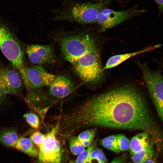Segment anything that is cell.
<instances>
[{
  "instance_id": "cell-25",
  "label": "cell",
  "mask_w": 163,
  "mask_h": 163,
  "mask_svg": "<svg viewBox=\"0 0 163 163\" xmlns=\"http://www.w3.org/2000/svg\"><path fill=\"white\" fill-rule=\"evenodd\" d=\"M101 142L102 145L107 149L117 153L120 152L118 147L116 146L107 137L102 139Z\"/></svg>"
},
{
  "instance_id": "cell-6",
  "label": "cell",
  "mask_w": 163,
  "mask_h": 163,
  "mask_svg": "<svg viewBox=\"0 0 163 163\" xmlns=\"http://www.w3.org/2000/svg\"><path fill=\"white\" fill-rule=\"evenodd\" d=\"M0 49L5 57L19 71L22 77L25 74V67L22 50L10 30L1 24H0Z\"/></svg>"
},
{
  "instance_id": "cell-4",
  "label": "cell",
  "mask_w": 163,
  "mask_h": 163,
  "mask_svg": "<svg viewBox=\"0 0 163 163\" xmlns=\"http://www.w3.org/2000/svg\"><path fill=\"white\" fill-rule=\"evenodd\" d=\"M138 64L157 114L163 124V75L161 68L152 70L145 64Z\"/></svg>"
},
{
  "instance_id": "cell-30",
  "label": "cell",
  "mask_w": 163,
  "mask_h": 163,
  "mask_svg": "<svg viewBox=\"0 0 163 163\" xmlns=\"http://www.w3.org/2000/svg\"><path fill=\"white\" fill-rule=\"evenodd\" d=\"M142 163H155V161L152 158L149 159Z\"/></svg>"
},
{
  "instance_id": "cell-8",
  "label": "cell",
  "mask_w": 163,
  "mask_h": 163,
  "mask_svg": "<svg viewBox=\"0 0 163 163\" xmlns=\"http://www.w3.org/2000/svg\"><path fill=\"white\" fill-rule=\"evenodd\" d=\"M145 11V10L139 8L137 5L126 10L121 11H115L106 8L99 14L97 22L100 26V31L104 32L127 19L139 15Z\"/></svg>"
},
{
  "instance_id": "cell-13",
  "label": "cell",
  "mask_w": 163,
  "mask_h": 163,
  "mask_svg": "<svg viewBox=\"0 0 163 163\" xmlns=\"http://www.w3.org/2000/svg\"><path fill=\"white\" fill-rule=\"evenodd\" d=\"M148 133L144 132L134 136L130 142V152L131 155L147 148L154 139H150Z\"/></svg>"
},
{
  "instance_id": "cell-20",
  "label": "cell",
  "mask_w": 163,
  "mask_h": 163,
  "mask_svg": "<svg viewBox=\"0 0 163 163\" xmlns=\"http://www.w3.org/2000/svg\"><path fill=\"white\" fill-rule=\"evenodd\" d=\"M97 143L94 142L81 153L78 156L73 163H85L91 151L95 148Z\"/></svg>"
},
{
  "instance_id": "cell-21",
  "label": "cell",
  "mask_w": 163,
  "mask_h": 163,
  "mask_svg": "<svg viewBox=\"0 0 163 163\" xmlns=\"http://www.w3.org/2000/svg\"><path fill=\"white\" fill-rule=\"evenodd\" d=\"M24 117L28 124L32 128H38L40 125V120L38 116L33 113H27L24 114Z\"/></svg>"
},
{
  "instance_id": "cell-17",
  "label": "cell",
  "mask_w": 163,
  "mask_h": 163,
  "mask_svg": "<svg viewBox=\"0 0 163 163\" xmlns=\"http://www.w3.org/2000/svg\"><path fill=\"white\" fill-rule=\"evenodd\" d=\"M153 142L147 148L132 155V159L134 163H142L152 158L155 154Z\"/></svg>"
},
{
  "instance_id": "cell-9",
  "label": "cell",
  "mask_w": 163,
  "mask_h": 163,
  "mask_svg": "<svg viewBox=\"0 0 163 163\" xmlns=\"http://www.w3.org/2000/svg\"><path fill=\"white\" fill-rule=\"evenodd\" d=\"M56 76L48 72L41 65H37L32 67H25V74L22 78L30 91L49 86Z\"/></svg>"
},
{
  "instance_id": "cell-12",
  "label": "cell",
  "mask_w": 163,
  "mask_h": 163,
  "mask_svg": "<svg viewBox=\"0 0 163 163\" xmlns=\"http://www.w3.org/2000/svg\"><path fill=\"white\" fill-rule=\"evenodd\" d=\"M49 86L51 94L58 98L66 97L72 91L74 88L72 81L67 77L62 75L56 76Z\"/></svg>"
},
{
  "instance_id": "cell-10",
  "label": "cell",
  "mask_w": 163,
  "mask_h": 163,
  "mask_svg": "<svg viewBox=\"0 0 163 163\" xmlns=\"http://www.w3.org/2000/svg\"><path fill=\"white\" fill-rule=\"evenodd\" d=\"M21 86L17 72L11 68L0 66V89L5 95L17 94Z\"/></svg>"
},
{
  "instance_id": "cell-11",
  "label": "cell",
  "mask_w": 163,
  "mask_h": 163,
  "mask_svg": "<svg viewBox=\"0 0 163 163\" xmlns=\"http://www.w3.org/2000/svg\"><path fill=\"white\" fill-rule=\"evenodd\" d=\"M26 51L30 61L33 63L41 65L55 61L54 52L50 45H29L27 47Z\"/></svg>"
},
{
  "instance_id": "cell-1",
  "label": "cell",
  "mask_w": 163,
  "mask_h": 163,
  "mask_svg": "<svg viewBox=\"0 0 163 163\" xmlns=\"http://www.w3.org/2000/svg\"><path fill=\"white\" fill-rule=\"evenodd\" d=\"M63 129L73 131L87 126L139 129L156 136L160 129L145 100L136 89L125 86L90 98L61 117Z\"/></svg>"
},
{
  "instance_id": "cell-32",
  "label": "cell",
  "mask_w": 163,
  "mask_h": 163,
  "mask_svg": "<svg viewBox=\"0 0 163 163\" xmlns=\"http://www.w3.org/2000/svg\"><path fill=\"white\" fill-rule=\"evenodd\" d=\"M159 63L160 65V66L162 68V70H163V62H159Z\"/></svg>"
},
{
  "instance_id": "cell-15",
  "label": "cell",
  "mask_w": 163,
  "mask_h": 163,
  "mask_svg": "<svg viewBox=\"0 0 163 163\" xmlns=\"http://www.w3.org/2000/svg\"><path fill=\"white\" fill-rule=\"evenodd\" d=\"M18 139L16 129L14 128H6L0 129V143L4 145L14 147Z\"/></svg>"
},
{
  "instance_id": "cell-26",
  "label": "cell",
  "mask_w": 163,
  "mask_h": 163,
  "mask_svg": "<svg viewBox=\"0 0 163 163\" xmlns=\"http://www.w3.org/2000/svg\"><path fill=\"white\" fill-rule=\"evenodd\" d=\"M110 163H128V162L124 157L120 156L114 158Z\"/></svg>"
},
{
  "instance_id": "cell-18",
  "label": "cell",
  "mask_w": 163,
  "mask_h": 163,
  "mask_svg": "<svg viewBox=\"0 0 163 163\" xmlns=\"http://www.w3.org/2000/svg\"><path fill=\"white\" fill-rule=\"evenodd\" d=\"M107 159L102 151L99 148H95L90 153L85 163H105Z\"/></svg>"
},
{
  "instance_id": "cell-27",
  "label": "cell",
  "mask_w": 163,
  "mask_h": 163,
  "mask_svg": "<svg viewBox=\"0 0 163 163\" xmlns=\"http://www.w3.org/2000/svg\"><path fill=\"white\" fill-rule=\"evenodd\" d=\"M158 4L159 9V15L163 12V0H153Z\"/></svg>"
},
{
  "instance_id": "cell-22",
  "label": "cell",
  "mask_w": 163,
  "mask_h": 163,
  "mask_svg": "<svg viewBox=\"0 0 163 163\" xmlns=\"http://www.w3.org/2000/svg\"><path fill=\"white\" fill-rule=\"evenodd\" d=\"M117 144L120 151H125L129 149L130 142L128 139L123 134L116 136Z\"/></svg>"
},
{
  "instance_id": "cell-29",
  "label": "cell",
  "mask_w": 163,
  "mask_h": 163,
  "mask_svg": "<svg viewBox=\"0 0 163 163\" xmlns=\"http://www.w3.org/2000/svg\"><path fill=\"white\" fill-rule=\"evenodd\" d=\"M5 94L0 89V102L3 99Z\"/></svg>"
},
{
  "instance_id": "cell-2",
  "label": "cell",
  "mask_w": 163,
  "mask_h": 163,
  "mask_svg": "<svg viewBox=\"0 0 163 163\" xmlns=\"http://www.w3.org/2000/svg\"><path fill=\"white\" fill-rule=\"evenodd\" d=\"M111 0L101 2H81L68 0L62 6L53 10L59 18L69 19L82 24L97 22L101 11L106 8Z\"/></svg>"
},
{
  "instance_id": "cell-16",
  "label": "cell",
  "mask_w": 163,
  "mask_h": 163,
  "mask_svg": "<svg viewBox=\"0 0 163 163\" xmlns=\"http://www.w3.org/2000/svg\"><path fill=\"white\" fill-rule=\"evenodd\" d=\"M14 147L32 157H35L39 155V152L33 142L30 139L27 138L20 137L18 139Z\"/></svg>"
},
{
  "instance_id": "cell-23",
  "label": "cell",
  "mask_w": 163,
  "mask_h": 163,
  "mask_svg": "<svg viewBox=\"0 0 163 163\" xmlns=\"http://www.w3.org/2000/svg\"><path fill=\"white\" fill-rule=\"evenodd\" d=\"M96 133L97 129L93 128L81 132L77 137L79 140H89L92 141Z\"/></svg>"
},
{
  "instance_id": "cell-7",
  "label": "cell",
  "mask_w": 163,
  "mask_h": 163,
  "mask_svg": "<svg viewBox=\"0 0 163 163\" xmlns=\"http://www.w3.org/2000/svg\"><path fill=\"white\" fill-rule=\"evenodd\" d=\"M59 125H56L45 135L44 141L39 148V163H62L61 144L56 138Z\"/></svg>"
},
{
  "instance_id": "cell-3",
  "label": "cell",
  "mask_w": 163,
  "mask_h": 163,
  "mask_svg": "<svg viewBox=\"0 0 163 163\" xmlns=\"http://www.w3.org/2000/svg\"><path fill=\"white\" fill-rule=\"evenodd\" d=\"M59 43L64 59L72 65L86 53L98 50L94 38L88 34L62 38Z\"/></svg>"
},
{
  "instance_id": "cell-24",
  "label": "cell",
  "mask_w": 163,
  "mask_h": 163,
  "mask_svg": "<svg viewBox=\"0 0 163 163\" xmlns=\"http://www.w3.org/2000/svg\"><path fill=\"white\" fill-rule=\"evenodd\" d=\"M45 138L44 135L39 131L32 133L30 136V139L39 148L43 144Z\"/></svg>"
},
{
  "instance_id": "cell-19",
  "label": "cell",
  "mask_w": 163,
  "mask_h": 163,
  "mask_svg": "<svg viewBox=\"0 0 163 163\" xmlns=\"http://www.w3.org/2000/svg\"><path fill=\"white\" fill-rule=\"evenodd\" d=\"M69 141L71 151L74 155H79L85 150V147L77 136H72L70 137Z\"/></svg>"
},
{
  "instance_id": "cell-5",
  "label": "cell",
  "mask_w": 163,
  "mask_h": 163,
  "mask_svg": "<svg viewBox=\"0 0 163 163\" xmlns=\"http://www.w3.org/2000/svg\"><path fill=\"white\" fill-rule=\"evenodd\" d=\"M73 65L75 73L85 82H96L102 76L103 68L98 50L86 53Z\"/></svg>"
},
{
  "instance_id": "cell-14",
  "label": "cell",
  "mask_w": 163,
  "mask_h": 163,
  "mask_svg": "<svg viewBox=\"0 0 163 163\" xmlns=\"http://www.w3.org/2000/svg\"><path fill=\"white\" fill-rule=\"evenodd\" d=\"M160 46V45H156L135 52L114 55L108 59L103 69L104 71L105 69L114 67L132 57L152 50L159 47Z\"/></svg>"
},
{
  "instance_id": "cell-28",
  "label": "cell",
  "mask_w": 163,
  "mask_h": 163,
  "mask_svg": "<svg viewBox=\"0 0 163 163\" xmlns=\"http://www.w3.org/2000/svg\"><path fill=\"white\" fill-rule=\"evenodd\" d=\"M79 141L85 147H88L92 142L89 140H79Z\"/></svg>"
},
{
  "instance_id": "cell-31",
  "label": "cell",
  "mask_w": 163,
  "mask_h": 163,
  "mask_svg": "<svg viewBox=\"0 0 163 163\" xmlns=\"http://www.w3.org/2000/svg\"><path fill=\"white\" fill-rule=\"evenodd\" d=\"M94 0L96 2H104L106 1V0ZM117 0V1H120V0Z\"/></svg>"
}]
</instances>
